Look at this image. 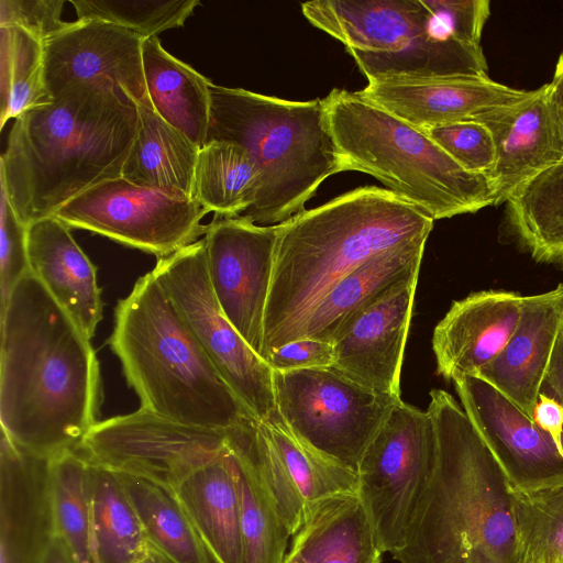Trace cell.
Masks as SVG:
<instances>
[{"mask_svg": "<svg viewBox=\"0 0 563 563\" xmlns=\"http://www.w3.org/2000/svg\"><path fill=\"white\" fill-rule=\"evenodd\" d=\"M0 323L1 432L47 460L78 451L102 401L90 340L31 272L14 287Z\"/></svg>", "mask_w": 563, "mask_h": 563, "instance_id": "obj_1", "label": "cell"}, {"mask_svg": "<svg viewBox=\"0 0 563 563\" xmlns=\"http://www.w3.org/2000/svg\"><path fill=\"white\" fill-rule=\"evenodd\" d=\"M434 220L388 189L347 191L279 223L264 319L263 358L297 340L311 312L373 257L427 242Z\"/></svg>", "mask_w": 563, "mask_h": 563, "instance_id": "obj_2", "label": "cell"}, {"mask_svg": "<svg viewBox=\"0 0 563 563\" xmlns=\"http://www.w3.org/2000/svg\"><path fill=\"white\" fill-rule=\"evenodd\" d=\"M132 98L103 82H76L14 119L0 185L26 225L53 216L122 170L136 136Z\"/></svg>", "mask_w": 563, "mask_h": 563, "instance_id": "obj_3", "label": "cell"}, {"mask_svg": "<svg viewBox=\"0 0 563 563\" xmlns=\"http://www.w3.org/2000/svg\"><path fill=\"white\" fill-rule=\"evenodd\" d=\"M437 437L430 483L398 563H519L511 485L462 406L442 389L427 409Z\"/></svg>", "mask_w": 563, "mask_h": 563, "instance_id": "obj_4", "label": "cell"}, {"mask_svg": "<svg viewBox=\"0 0 563 563\" xmlns=\"http://www.w3.org/2000/svg\"><path fill=\"white\" fill-rule=\"evenodd\" d=\"M109 345L144 409L217 430H230L253 417L208 360L152 272L118 301Z\"/></svg>", "mask_w": 563, "mask_h": 563, "instance_id": "obj_5", "label": "cell"}, {"mask_svg": "<svg viewBox=\"0 0 563 563\" xmlns=\"http://www.w3.org/2000/svg\"><path fill=\"white\" fill-rule=\"evenodd\" d=\"M207 141L244 147L261 173L256 201L243 214L257 225L305 210L322 181L342 172L324 100L290 101L210 82Z\"/></svg>", "mask_w": 563, "mask_h": 563, "instance_id": "obj_6", "label": "cell"}, {"mask_svg": "<svg viewBox=\"0 0 563 563\" xmlns=\"http://www.w3.org/2000/svg\"><path fill=\"white\" fill-rule=\"evenodd\" d=\"M323 100L342 172L375 177L433 220L495 205L487 176L465 170L424 131L356 92L333 89Z\"/></svg>", "mask_w": 563, "mask_h": 563, "instance_id": "obj_7", "label": "cell"}, {"mask_svg": "<svg viewBox=\"0 0 563 563\" xmlns=\"http://www.w3.org/2000/svg\"><path fill=\"white\" fill-rule=\"evenodd\" d=\"M273 388L277 411L291 432L355 474L369 442L400 400L333 367L273 371Z\"/></svg>", "mask_w": 563, "mask_h": 563, "instance_id": "obj_8", "label": "cell"}, {"mask_svg": "<svg viewBox=\"0 0 563 563\" xmlns=\"http://www.w3.org/2000/svg\"><path fill=\"white\" fill-rule=\"evenodd\" d=\"M437 457L432 418L401 399L366 448L357 470V493L384 553L404 544L430 483Z\"/></svg>", "mask_w": 563, "mask_h": 563, "instance_id": "obj_9", "label": "cell"}, {"mask_svg": "<svg viewBox=\"0 0 563 563\" xmlns=\"http://www.w3.org/2000/svg\"><path fill=\"white\" fill-rule=\"evenodd\" d=\"M188 330L258 421L276 410L273 371L224 316L211 288L203 239L157 258L152 271Z\"/></svg>", "mask_w": 563, "mask_h": 563, "instance_id": "obj_10", "label": "cell"}, {"mask_svg": "<svg viewBox=\"0 0 563 563\" xmlns=\"http://www.w3.org/2000/svg\"><path fill=\"white\" fill-rule=\"evenodd\" d=\"M209 212L194 198L121 176L84 191L53 216L70 229L87 230L161 258L198 241L207 229L201 220Z\"/></svg>", "mask_w": 563, "mask_h": 563, "instance_id": "obj_11", "label": "cell"}, {"mask_svg": "<svg viewBox=\"0 0 563 563\" xmlns=\"http://www.w3.org/2000/svg\"><path fill=\"white\" fill-rule=\"evenodd\" d=\"M229 431L181 423L140 407L98 421L78 451L91 463L173 490L227 448Z\"/></svg>", "mask_w": 563, "mask_h": 563, "instance_id": "obj_12", "label": "cell"}, {"mask_svg": "<svg viewBox=\"0 0 563 563\" xmlns=\"http://www.w3.org/2000/svg\"><path fill=\"white\" fill-rule=\"evenodd\" d=\"M278 230V224L257 225L243 216L213 217L203 234L213 294L224 316L262 358Z\"/></svg>", "mask_w": 563, "mask_h": 563, "instance_id": "obj_13", "label": "cell"}, {"mask_svg": "<svg viewBox=\"0 0 563 563\" xmlns=\"http://www.w3.org/2000/svg\"><path fill=\"white\" fill-rule=\"evenodd\" d=\"M239 430L291 537L314 504L357 492V475L299 440L277 410L263 422L247 418Z\"/></svg>", "mask_w": 563, "mask_h": 563, "instance_id": "obj_14", "label": "cell"}, {"mask_svg": "<svg viewBox=\"0 0 563 563\" xmlns=\"http://www.w3.org/2000/svg\"><path fill=\"white\" fill-rule=\"evenodd\" d=\"M452 382L463 410L512 487L563 476V451L531 416L476 375Z\"/></svg>", "mask_w": 563, "mask_h": 563, "instance_id": "obj_15", "label": "cell"}, {"mask_svg": "<svg viewBox=\"0 0 563 563\" xmlns=\"http://www.w3.org/2000/svg\"><path fill=\"white\" fill-rule=\"evenodd\" d=\"M419 273L355 313L336 333L332 367L382 395L400 397V373Z\"/></svg>", "mask_w": 563, "mask_h": 563, "instance_id": "obj_16", "label": "cell"}, {"mask_svg": "<svg viewBox=\"0 0 563 563\" xmlns=\"http://www.w3.org/2000/svg\"><path fill=\"white\" fill-rule=\"evenodd\" d=\"M141 36L109 22H69L45 40V82L52 99L76 82H103L125 97L148 99Z\"/></svg>", "mask_w": 563, "mask_h": 563, "instance_id": "obj_17", "label": "cell"}, {"mask_svg": "<svg viewBox=\"0 0 563 563\" xmlns=\"http://www.w3.org/2000/svg\"><path fill=\"white\" fill-rule=\"evenodd\" d=\"M475 121L488 128L495 145V163L487 175L495 205L506 202L526 181L563 161V128L548 84Z\"/></svg>", "mask_w": 563, "mask_h": 563, "instance_id": "obj_18", "label": "cell"}, {"mask_svg": "<svg viewBox=\"0 0 563 563\" xmlns=\"http://www.w3.org/2000/svg\"><path fill=\"white\" fill-rule=\"evenodd\" d=\"M530 91L489 77H449L372 81L356 95L426 132L443 124L475 120L522 100Z\"/></svg>", "mask_w": 563, "mask_h": 563, "instance_id": "obj_19", "label": "cell"}, {"mask_svg": "<svg viewBox=\"0 0 563 563\" xmlns=\"http://www.w3.org/2000/svg\"><path fill=\"white\" fill-rule=\"evenodd\" d=\"M49 463L1 432L0 563H41L55 538Z\"/></svg>", "mask_w": 563, "mask_h": 563, "instance_id": "obj_20", "label": "cell"}, {"mask_svg": "<svg viewBox=\"0 0 563 563\" xmlns=\"http://www.w3.org/2000/svg\"><path fill=\"white\" fill-rule=\"evenodd\" d=\"M522 298L516 291L489 289L453 301L432 335L437 373L453 380L475 375L493 361L518 324Z\"/></svg>", "mask_w": 563, "mask_h": 563, "instance_id": "obj_21", "label": "cell"}, {"mask_svg": "<svg viewBox=\"0 0 563 563\" xmlns=\"http://www.w3.org/2000/svg\"><path fill=\"white\" fill-rule=\"evenodd\" d=\"M563 330V284L523 296L518 324L498 355L475 375L532 417Z\"/></svg>", "mask_w": 563, "mask_h": 563, "instance_id": "obj_22", "label": "cell"}, {"mask_svg": "<svg viewBox=\"0 0 563 563\" xmlns=\"http://www.w3.org/2000/svg\"><path fill=\"white\" fill-rule=\"evenodd\" d=\"M301 11L346 48L371 53L400 52L433 27L423 0H320L302 3Z\"/></svg>", "mask_w": 563, "mask_h": 563, "instance_id": "obj_23", "label": "cell"}, {"mask_svg": "<svg viewBox=\"0 0 563 563\" xmlns=\"http://www.w3.org/2000/svg\"><path fill=\"white\" fill-rule=\"evenodd\" d=\"M27 255L31 273L91 340L102 319L97 267L70 233L51 216L29 224Z\"/></svg>", "mask_w": 563, "mask_h": 563, "instance_id": "obj_24", "label": "cell"}, {"mask_svg": "<svg viewBox=\"0 0 563 563\" xmlns=\"http://www.w3.org/2000/svg\"><path fill=\"white\" fill-rule=\"evenodd\" d=\"M219 563H242L239 494L227 448L172 490Z\"/></svg>", "mask_w": 563, "mask_h": 563, "instance_id": "obj_25", "label": "cell"}, {"mask_svg": "<svg viewBox=\"0 0 563 563\" xmlns=\"http://www.w3.org/2000/svg\"><path fill=\"white\" fill-rule=\"evenodd\" d=\"M291 538L290 549L308 563H380L384 554L357 492L314 504Z\"/></svg>", "mask_w": 563, "mask_h": 563, "instance_id": "obj_26", "label": "cell"}, {"mask_svg": "<svg viewBox=\"0 0 563 563\" xmlns=\"http://www.w3.org/2000/svg\"><path fill=\"white\" fill-rule=\"evenodd\" d=\"M143 71L156 113L201 148L210 123V80L173 56L158 36L142 44Z\"/></svg>", "mask_w": 563, "mask_h": 563, "instance_id": "obj_27", "label": "cell"}, {"mask_svg": "<svg viewBox=\"0 0 563 563\" xmlns=\"http://www.w3.org/2000/svg\"><path fill=\"white\" fill-rule=\"evenodd\" d=\"M139 126L122 177L141 186L192 198L199 147L162 119L150 99H132Z\"/></svg>", "mask_w": 563, "mask_h": 563, "instance_id": "obj_28", "label": "cell"}, {"mask_svg": "<svg viewBox=\"0 0 563 563\" xmlns=\"http://www.w3.org/2000/svg\"><path fill=\"white\" fill-rule=\"evenodd\" d=\"M424 246L422 243L384 253L346 275L318 303L298 339L332 343L355 313L394 285L419 273Z\"/></svg>", "mask_w": 563, "mask_h": 563, "instance_id": "obj_29", "label": "cell"}, {"mask_svg": "<svg viewBox=\"0 0 563 563\" xmlns=\"http://www.w3.org/2000/svg\"><path fill=\"white\" fill-rule=\"evenodd\" d=\"M506 220L514 240L536 262L563 266V161L508 198Z\"/></svg>", "mask_w": 563, "mask_h": 563, "instance_id": "obj_30", "label": "cell"}, {"mask_svg": "<svg viewBox=\"0 0 563 563\" xmlns=\"http://www.w3.org/2000/svg\"><path fill=\"white\" fill-rule=\"evenodd\" d=\"M239 426L229 431V448L240 501L242 563H284L291 532L244 445Z\"/></svg>", "mask_w": 563, "mask_h": 563, "instance_id": "obj_31", "label": "cell"}, {"mask_svg": "<svg viewBox=\"0 0 563 563\" xmlns=\"http://www.w3.org/2000/svg\"><path fill=\"white\" fill-rule=\"evenodd\" d=\"M90 510L95 563H135L147 552L143 526L120 475L91 462Z\"/></svg>", "mask_w": 563, "mask_h": 563, "instance_id": "obj_32", "label": "cell"}, {"mask_svg": "<svg viewBox=\"0 0 563 563\" xmlns=\"http://www.w3.org/2000/svg\"><path fill=\"white\" fill-rule=\"evenodd\" d=\"M118 474L150 547L172 563H219L172 490L141 477Z\"/></svg>", "mask_w": 563, "mask_h": 563, "instance_id": "obj_33", "label": "cell"}, {"mask_svg": "<svg viewBox=\"0 0 563 563\" xmlns=\"http://www.w3.org/2000/svg\"><path fill=\"white\" fill-rule=\"evenodd\" d=\"M260 169L239 144L208 141L198 154L192 198L214 217H238L256 201Z\"/></svg>", "mask_w": 563, "mask_h": 563, "instance_id": "obj_34", "label": "cell"}, {"mask_svg": "<svg viewBox=\"0 0 563 563\" xmlns=\"http://www.w3.org/2000/svg\"><path fill=\"white\" fill-rule=\"evenodd\" d=\"M49 481L55 536L75 563H95L89 460L79 451L52 459Z\"/></svg>", "mask_w": 563, "mask_h": 563, "instance_id": "obj_35", "label": "cell"}, {"mask_svg": "<svg viewBox=\"0 0 563 563\" xmlns=\"http://www.w3.org/2000/svg\"><path fill=\"white\" fill-rule=\"evenodd\" d=\"M523 563H563V476L510 490Z\"/></svg>", "mask_w": 563, "mask_h": 563, "instance_id": "obj_36", "label": "cell"}, {"mask_svg": "<svg viewBox=\"0 0 563 563\" xmlns=\"http://www.w3.org/2000/svg\"><path fill=\"white\" fill-rule=\"evenodd\" d=\"M0 124L53 101L45 82L44 43L26 30L0 26Z\"/></svg>", "mask_w": 563, "mask_h": 563, "instance_id": "obj_37", "label": "cell"}, {"mask_svg": "<svg viewBox=\"0 0 563 563\" xmlns=\"http://www.w3.org/2000/svg\"><path fill=\"white\" fill-rule=\"evenodd\" d=\"M79 20L93 19L134 32L142 38L181 27L199 0H69Z\"/></svg>", "mask_w": 563, "mask_h": 563, "instance_id": "obj_38", "label": "cell"}, {"mask_svg": "<svg viewBox=\"0 0 563 563\" xmlns=\"http://www.w3.org/2000/svg\"><path fill=\"white\" fill-rule=\"evenodd\" d=\"M426 133L461 167L488 175L495 163V145L488 128L475 120L431 128Z\"/></svg>", "mask_w": 563, "mask_h": 563, "instance_id": "obj_39", "label": "cell"}, {"mask_svg": "<svg viewBox=\"0 0 563 563\" xmlns=\"http://www.w3.org/2000/svg\"><path fill=\"white\" fill-rule=\"evenodd\" d=\"M27 230L29 225L19 219L5 189L0 185V312L16 284L31 272Z\"/></svg>", "mask_w": 563, "mask_h": 563, "instance_id": "obj_40", "label": "cell"}, {"mask_svg": "<svg viewBox=\"0 0 563 563\" xmlns=\"http://www.w3.org/2000/svg\"><path fill=\"white\" fill-rule=\"evenodd\" d=\"M64 0H0V26L22 27L41 41L64 30Z\"/></svg>", "mask_w": 563, "mask_h": 563, "instance_id": "obj_41", "label": "cell"}, {"mask_svg": "<svg viewBox=\"0 0 563 563\" xmlns=\"http://www.w3.org/2000/svg\"><path fill=\"white\" fill-rule=\"evenodd\" d=\"M334 350L331 342L302 338L272 350L265 362L272 371L290 372L332 367Z\"/></svg>", "mask_w": 563, "mask_h": 563, "instance_id": "obj_42", "label": "cell"}, {"mask_svg": "<svg viewBox=\"0 0 563 563\" xmlns=\"http://www.w3.org/2000/svg\"><path fill=\"white\" fill-rule=\"evenodd\" d=\"M532 419L563 451V406L556 399L541 393Z\"/></svg>", "mask_w": 563, "mask_h": 563, "instance_id": "obj_43", "label": "cell"}, {"mask_svg": "<svg viewBox=\"0 0 563 563\" xmlns=\"http://www.w3.org/2000/svg\"><path fill=\"white\" fill-rule=\"evenodd\" d=\"M541 393L563 406V330L558 336Z\"/></svg>", "mask_w": 563, "mask_h": 563, "instance_id": "obj_44", "label": "cell"}, {"mask_svg": "<svg viewBox=\"0 0 563 563\" xmlns=\"http://www.w3.org/2000/svg\"><path fill=\"white\" fill-rule=\"evenodd\" d=\"M548 89L563 128V54L558 59L553 78L548 82Z\"/></svg>", "mask_w": 563, "mask_h": 563, "instance_id": "obj_45", "label": "cell"}, {"mask_svg": "<svg viewBox=\"0 0 563 563\" xmlns=\"http://www.w3.org/2000/svg\"><path fill=\"white\" fill-rule=\"evenodd\" d=\"M41 563H75L63 542L55 536Z\"/></svg>", "mask_w": 563, "mask_h": 563, "instance_id": "obj_46", "label": "cell"}, {"mask_svg": "<svg viewBox=\"0 0 563 563\" xmlns=\"http://www.w3.org/2000/svg\"><path fill=\"white\" fill-rule=\"evenodd\" d=\"M135 563H172L163 554L154 550L152 547L148 548L147 552Z\"/></svg>", "mask_w": 563, "mask_h": 563, "instance_id": "obj_47", "label": "cell"}, {"mask_svg": "<svg viewBox=\"0 0 563 563\" xmlns=\"http://www.w3.org/2000/svg\"><path fill=\"white\" fill-rule=\"evenodd\" d=\"M284 563H308L298 552L289 550Z\"/></svg>", "mask_w": 563, "mask_h": 563, "instance_id": "obj_48", "label": "cell"}, {"mask_svg": "<svg viewBox=\"0 0 563 563\" xmlns=\"http://www.w3.org/2000/svg\"><path fill=\"white\" fill-rule=\"evenodd\" d=\"M519 563H523L522 561H520Z\"/></svg>", "mask_w": 563, "mask_h": 563, "instance_id": "obj_49", "label": "cell"}]
</instances>
